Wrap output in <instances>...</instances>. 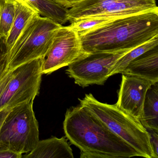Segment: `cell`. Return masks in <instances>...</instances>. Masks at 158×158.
<instances>
[{"label":"cell","mask_w":158,"mask_h":158,"mask_svg":"<svg viewBox=\"0 0 158 158\" xmlns=\"http://www.w3.org/2000/svg\"><path fill=\"white\" fill-rule=\"evenodd\" d=\"M140 122L145 127L158 130V82L152 84L146 93Z\"/></svg>","instance_id":"14"},{"label":"cell","mask_w":158,"mask_h":158,"mask_svg":"<svg viewBox=\"0 0 158 158\" xmlns=\"http://www.w3.org/2000/svg\"><path fill=\"white\" fill-rule=\"evenodd\" d=\"M61 25L36 15L27 23L10 51V70L39 58L44 59Z\"/></svg>","instance_id":"4"},{"label":"cell","mask_w":158,"mask_h":158,"mask_svg":"<svg viewBox=\"0 0 158 158\" xmlns=\"http://www.w3.org/2000/svg\"><path fill=\"white\" fill-rule=\"evenodd\" d=\"M63 128L66 138L81 151V158L141 157L81 103L67 110Z\"/></svg>","instance_id":"1"},{"label":"cell","mask_w":158,"mask_h":158,"mask_svg":"<svg viewBox=\"0 0 158 158\" xmlns=\"http://www.w3.org/2000/svg\"><path fill=\"white\" fill-rule=\"evenodd\" d=\"M13 71L12 70H10L8 73L2 78L0 80V96L1 95L2 92L4 90V89L6 87L7 84L9 83V81L10 80L12 77Z\"/></svg>","instance_id":"22"},{"label":"cell","mask_w":158,"mask_h":158,"mask_svg":"<svg viewBox=\"0 0 158 158\" xmlns=\"http://www.w3.org/2000/svg\"><path fill=\"white\" fill-rule=\"evenodd\" d=\"M152 84L149 80L140 77L122 74L118 101L115 104L140 121L146 93Z\"/></svg>","instance_id":"10"},{"label":"cell","mask_w":158,"mask_h":158,"mask_svg":"<svg viewBox=\"0 0 158 158\" xmlns=\"http://www.w3.org/2000/svg\"><path fill=\"white\" fill-rule=\"evenodd\" d=\"M78 100L80 103L85 106L113 133L133 147L141 157L154 158L149 136L139 120L116 104L100 102L91 93Z\"/></svg>","instance_id":"3"},{"label":"cell","mask_w":158,"mask_h":158,"mask_svg":"<svg viewBox=\"0 0 158 158\" xmlns=\"http://www.w3.org/2000/svg\"><path fill=\"white\" fill-rule=\"evenodd\" d=\"M119 17L94 16L76 20L68 26L77 33L79 37Z\"/></svg>","instance_id":"17"},{"label":"cell","mask_w":158,"mask_h":158,"mask_svg":"<svg viewBox=\"0 0 158 158\" xmlns=\"http://www.w3.org/2000/svg\"><path fill=\"white\" fill-rule=\"evenodd\" d=\"M14 0H1L0 7V38H7L15 15Z\"/></svg>","instance_id":"18"},{"label":"cell","mask_w":158,"mask_h":158,"mask_svg":"<svg viewBox=\"0 0 158 158\" xmlns=\"http://www.w3.org/2000/svg\"><path fill=\"white\" fill-rule=\"evenodd\" d=\"M149 136L154 158H158V130L145 127Z\"/></svg>","instance_id":"20"},{"label":"cell","mask_w":158,"mask_h":158,"mask_svg":"<svg viewBox=\"0 0 158 158\" xmlns=\"http://www.w3.org/2000/svg\"><path fill=\"white\" fill-rule=\"evenodd\" d=\"M6 41L5 38H0V80L10 71L8 68L10 51Z\"/></svg>","instance_id":"19"},{"label":"cell","mask_w":158,"mask_h":158,"mask_svg":"<svg viewBox=\"0 0 158 158\" xmlns=\"http://www.w3.org/2000/svg\"><path fill=\"white\" fill-rule=\"evenodd\" d=\"M84 52L80 38L69 26H62L57 30L44 58L41 71L49 75L68 66L77 60Z\"/></svg>","instance_id":"9"},{"label":"cell","mask_w":158,"mask_h":158,"mask_svg":"<svg viewBox=\"0 0 158 158\" xmlns=\"http://www.w3.org/2000/svg\"><path fill=\"white\" fill-rule=\"evenodd\" d=\"M11 110V109H5L0 110V130L6 116L10 111Z\"/></svg>","instance_id":"24"},{"label":"cell","mask_w":158,"mask_h":158,"mask_svg":"<svg viewBox=\"0 0 158 158\" xmlns=\"http://www.w3.org/2000/svg\"><path fill=\"white\" fill-rule=\"evenodd\" d=\"M14 2L15 15L10 31L6 41L9 51L28 22L35 16L40 15L38 11L26 0H14Z\"/></svg>","instance_id":"13"},{"label":"cell","mask_w":158,"mask_h":158,"mask_svg":"<svg viewBox=\"0 0 158 158\" xmlns=\"http://www.w3.org/2000/svg\"><path fill=\"white\" fill-rule=\"evenodd\" d=\"M1 0H0V7H1Z\"/></svg>","instance_id":"25"},{"label":"cell","mask_w":158,"mask_h":158,"mask_svg":"<svg viewBox=\"0 0 158 158\" xmlns=\"http://www.w3.org/2000/svg\"><path fill=\"white\" fill-rule=\"evenodd\" d=\"M56 3L66 8H72L82 0H53Z\"/></svg>","instance_id":"23"},{"label":"cell","mask_w":158,"mask_h":158,"mask_svg":"<svg viewBox=\"0 0 158 158\" xmlns=\"http://www.w3.org/2000/svg\"><path fill=\"white\" fill-rule=\"evenodd\" d=\"M157 46H158V35L153 37L148 41L127 52L116 61L111 70L110 77L116 74L121 73L129 63L144 52Z\"/></svg>","instance_id":"16"},{"label":"cell","mask_w":158,"mask_h":158,"mask_svg":"<svg viewBox=\"0 0 158 158\" xmlns=\"http://www.w3.org/2000/svg\"><path fill=\"white\" fill-rule=\"evenodd\" d=\"M44 60L35 59L12 70V77L0 96V110L34 100L39 93Z\"/></svg>","instance_id":"6"},{"label":"cell","mask_w":158,"mask_h":158,"mask_svg":"<svg viewBox=\"0 0 158 158\" xmlns=\"http://www.w3.org/2000/svg\"><path fill=\"white\" fill-rule=\"evenodd\" d=\"M158 35V9L116 18L80 37L86 53L129 51Z\"/></svg>","instance_id":"2"},{"label":"cell","mask_w":158,"mask_h":158,"mask_svg":"<svg viewBox=\"0 0 158 158\" xmlns=\"http://www.w3.org/2000/svg\"><path fill=\"white\" fill-rule=\"evenodd\" d=\"M34 101L12 108L0 130V149L28 153L39 141L38 122L33 110Z\"/></svg>","instance_id":"5"},{"label":"cell","mask_w":158,"mask_h":158,"mask_svg":"<svg viewBox=\"0 0 158 158\" xmlns=\"http://www.w3.org/2000/svg\"><path fill=\"white\" fill-rule=\"evenodd\" d=\"M39 12L40 15L49 18L60 25L68 21V9L53 0H26Z\"/></svg>","instance_id":"15"},{"label":"cell","mask_w":158,"mask_h":158,"mask_svg":"<svg viewBox=\"0 0 158 158\" xmlns=\"http://www.w3.org/2000/svg\"><path fill=\"white\" fill-rule=\"evenodd\" d=\"M26 158H73V150L65 136L58 138L53 137L40 140Z\"/></svg>","instance_id":"12"},{"label":"cell","mask_w":158,"mask_h":158,"mask_svg":"<svg viewBox=\"0 0 158 158\" xmlns=\"http://www.w3.org/2000/svg\"><path fill=\"white\" fill-rule=\"evenodd\" d=\"M156 9V0H82L68 10V21L94 16L121 17Z\"/></svg>","instance_id":"8"},{"label":"cell","mask_w":158,"mask_h":158,"mask_svg":"<svg viewBox=\"0 0 158 158\" xmlns=\"http://www.w3.org/2000/svg\"><path fill=\"white\" fill-rule=\"evenodd\" d=\"M129 51L94 53L84 52L77 60L68 65L66 73L74 80L75 84L82 87L103 85L110 77L111 70L116 61Z\"/></svg>","instance_id":"7"},{"label":"cell","mask_w":158,"mask_h":158,"mask_svg":"<svg viewBox=\"0 0 158 158\" xmlns=\"http://www.w3.org/2000/svg\"><path fill=\"white\" fill-rule=\"evenodd\" d=\"M23 154L9 149H0V158H21Z\"/></svg>","instance_id":"21"},{"label":"cell","mask_w":158,"mask_h":158,"mask_svg":"<svg viewBox=\"0 0 158 158\" xmlns=\"http://www.w3.org/2000/svg\"><path fill=\"white\" fill-rule=\"evenodd\" d=\"M123 73L140 77L152 84L158 82V46L129 63L121 73Z\"/></svg>","instance_id":"11"}]
</instances>
